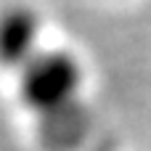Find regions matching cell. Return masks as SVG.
I'll return each instance as SVG.
<instances>
[{"label":"cell","instance_id":"7a4b0ae2","mask_svg":"<svg viewBox=\"0 0 151 151\" xmlns=\"http://www.w3.org/2000/svg\"><path fill=\"white\" fill-rule=\"evenodd\" d=\"M42 21L40 13L24 3L8 5L0 11V66L21 72L42 48H40Z\"/></svg>","mask_w":151,"mask_h":151},{"label":"cell","instance_id":"6da1fadb","mask_svg":"<svg viewBox=\"0 0 151 151\" xmlns=\"http://www.w3.org/2000/svg\"><path fill=\"white\" fill-rule=\"evenodd\" d=\"M82 85V66L74 53L61 48H42L21 72V101L42 117H53L74 106Z\"/></svg>","mask_w":151,"mask_h":151}]
</instances>
